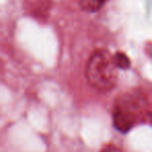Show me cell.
<instances>
[{
  "label": "cell",
  "mask_w": 152,
  "mask_h": 152,
  "mask_svg": "<svg viewBox=\"0 0 152 152\" xmlns=\"http://www.w3.org/2000/svg\"><path fill=\"white\" fill-rule=\"evenodd\" d=\"M151 119L149 95L142 88L122 93L113 107V125L121 133H127L135 126L148 124Z\"/></svg>",
  "instance_id": "1"
},
{
  "label": "cell",
  "mask_w": 152,
  "mask_h": 152,
  "mask_svg": "<svg viewBox=\"0 0 152 152\" xmlns=\"http://www.w3.org/2000/svg\"><path fill=\"white\" fill-rule=\"evenodd\" d=\"M86 78L92 88L100 92L114 89L118 83L119 69L110 50L98 48L92 52L86 66Z\"/></svg>",
  "instance_id": "2"
},
{
  "label": "cell",
  "mask_w": 152,
  "mask_h": 152,
  "mask_svg": "<svg viewBox=\"0 0 152 152\" xmlns=\"http://www.w3.org/2000/svg\"><path fill=\"white\" fill-rule=\"evenodd\" d=\"M114 61L119 70H128L131 67V61L125 52L117 51L114 53Z\"/></svg>",
  "instance_id": "3"
},
{
  "label": "cell",
  "mask_w": 152,
  "mask_h": 152,
  "mask_svg": "<svg viewBox=\"0 0 152 152\" xmlns=\"http://www.w3.org/2000/svg\"><path fill=\"white\" fill-rule=\"evenodd\" d=\"M105 2L106 0H80V7L86 12L96 13L103 7Z\"/></svg>",
  "instance_id": "4"
},
{
  "label": "cell",
  "mask_w": 152,
  "mask_h": 152,
  "mask_svg": "<svg viewBox=\"0 0 152 152\" xmlns=\"http://www.w3.org/2000/svg\"><path fill=\"white\" fill-rule=\"evenodd\" d=\"M100 152H125V151L121 147L117 146L116 144L110 143V144H106Z\"/></svg>",
  "instance_id": "5"
}]
</instances>
